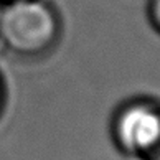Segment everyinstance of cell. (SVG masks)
<instances>
[{
  "instance_id": "cell-1",
  "label": "cell",
  "mask_w": 160,
  "mask_h": 160,
  "mask_svg": "<svg viewBox=\"0 0 160 160\" xmlns=\"http://www.w3.org/2000/svg\"><path fill=\"white\" fill-rule=\"evenodd\" d=\"M61 33L56 10L41 0L13 2L0 17V37L20 58H40L55 48Z\"/></svg>"
},
{
  "instance_id": "cell-2",
  "label": "cell",
  "mask_w": 160,
  "mask_h": 160,
  "mask_svg": "<svg viewBox=\"0 0 160 160\" xmlns=\"http://www.w3.org/2000/svg\"><path fill=\"white\" fill-rule=\"evenodd\" d=\"M114 139L137 160H160V102L132 101L114 119Z\"/></svg>"
},
{
  "instance_id": "cell-3",
  "label": "cell",
  "mask_w": 160,
  "mask_h": 160,
  "mask_svg": "<svg viewBox=\"0 0 160 160\" xmlns=\"http://www.w3.org/2000/svg\"><path fill=\"white\" fill-rule=\"evenodd\" d=\"M149 17L152 25L160 32V0H150L149 5Z\"/></svg>"
},
{
  "instance_id": "cell-4",
  "label": "cell",
  "mask_w": 160,
  "mask_h": 160,
  "mask_svg": "<svg viewBox=\"0 0 160 160\" xmlns=\"http://www.w3.org/2000/svg\"><path fill=\"white\" fill-rule=\"evenodd\" d=\"M3 104H5V86H3L2 78H0V114L3 111Z\"/></svg>"
},
{
  "instance_id": "cell-5",
  "label": "cell",
  "mask_w": 160,
  "mask_h": 160,
  "mask_svg": "<svg viewBox=\"0 0 160 160\" xmlns=\"http://www.w3.org/2000/svg\"><path fill=\"white\" fill-rule=\"evenodd\" d=\"M10 2H18V0H10Z\"/></svg>"
}]
</instances>
